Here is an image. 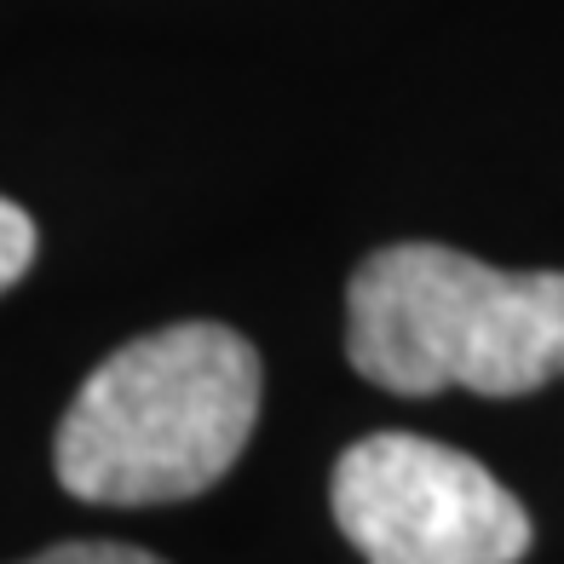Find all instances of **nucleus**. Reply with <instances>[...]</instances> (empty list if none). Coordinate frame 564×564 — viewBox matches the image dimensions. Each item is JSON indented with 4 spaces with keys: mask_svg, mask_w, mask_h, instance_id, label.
<instances>
[{
    "mask_svg": "<svg viewBox=\"0 0 564 564\" xmlns=\"http://www.w3.org/2000/svg\"><path fill=\"white\" fill-rule=\"evenodd\" d=\"M335 524L369 564H519L530 512L507 484L415 432L357 438L328 478Z\"/></svg>",
    "mask_w": 564,
    "mask_h": 564,
    "instance_id": "7ed1b4c3",
    "label": "nucleus"
},
{
    "mask_svg": "<svg viewBox=\"0 0 564 564\" xmlns=\"http://www.w3.org/2000/svg\"><path fill=\"white\" fill-rule=\"evenodd\" d=\"M23 564H167V558L144 553V547H127V542H58V547H46Z\"/></svg>",
    "mask_w": 564,
    "mask_h": 564,
    "instance_id": "39448f33",
    "label": "nucleus"
},
{
    "mask_svg": "<svg viewBox=\"0 0 564 564\" xmlns=\"http://www.w3.org/2000/svg\"><path fill=\"white\" fill-rule=\"evenodd\" d=\"M346 357L403 398L542 392L564 375V271H496L438 242L380 248L351 271Z\"/></svg>",
    "mask_w": 564,
    "mask_h": 564,
    "instance_id": "f03ea898",
    "label": "nucleus"
},
{
    "mask_svg": "<svg viewBox=\"0 0 564 564\" xmlns=\"http://www.w3.org/2000/svg\"><path fill=\"white\" fill-rule=\"evenodd\" d=\"M260 351L225 323H173L87 375L53 438V473L98 507L191 501L219 484L260 421Z\"/></svg>",
    "mask_w": 564,
    "mask_h": 564,
    "instance_id": "f257e3e1",
    "label": "nucleus"
},
{
    "mask_svg": "<svg viewBox=\"0 0 564 564\" xmlns=\"http://www.w3.org/2000/svg\"><path fill=\"white\" fill-rule=\"evenodd\" d=\"M35 248H41V237H35V219L23 214L18 202L0 196V294H7L12 282L35 265Z\"/></svg>",
    "mask_w": 564,
    "mask_h": 564,
    "instance_id": "20e7f679",
    "label": "nucleus"
}]
</instances>
